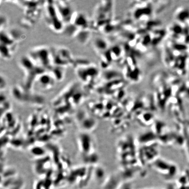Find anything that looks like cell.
I'll use <instances>...</instances> for the list:
<instances>
[{"label":"cell","mask_w":189,"mask_h":189,"mask_svg":"<svg viewBox=\"0 0 189 189\" xmlns=\"http://www.w3.org/2000/svg\"><path fill=\"white\" fill-rule=\"evenodd\" d=\"M45 19L49 27L55 32H60L64 24L58 12L54 1H46L44 4Z\"/></svg>","instance_id":"obj_1"},{"label":"cell","mask_w":189,"mask_h":189,"mask_svg":"<svg viewBox=\"0 0 189 189\" xmlns=\"http://www.w3.org/2000/svg\"><path fill=\"white\" fill-rule=\"evenodd\" d=\"M28 56L36 65L49 71L53 65L51 50L45 46L34 47Z\"/></svg>","instance_id":"obj_2"},{"label":"cell","mask_w":189,"mask_h":189,"mask_svg":"<svg viewBox=\"0 0 189 189\" xmlns=\"http://www.w3.org/2000/svg\"><path fill=\"white\" fill-rule=\"evenodd\" d=\"M20 65L25 75L26 86L29 88L33 86L35 80L39 75L46 71L36 65L28 56L21 58Z\"/></svg>","instance_id":"obj_3"},{"label":"cell","mask_w":189,"mask_h":189,"mask_svg":"<svg viewBox=\"0 0 189 189\" xmlns=\"http://www.w3.org/2000/svg\"><path fill=\"white\" fill-rule=\"evenodd\" d=\"M79 63H75L74 66L76 67V73L81 81L86 83L98 78L99 71L93 64L88 61Z\"/></svg>","instance_id":"obj_4"},{"label":"cell","mask_w":189,"mask_h":189,"mask_svg":"<svg viewBox=\"0 0 189 189\" xmlns=\"http://www.w3.org/2000/svg\"><path fill=\"white\" fill-rule=\"evenodd\" d=\"M17 42L10 34L1 32V56L4 60L10 59L15 52Z\"/></svg>","instance_id":"obj_5"},{"label":"cell","mask_w":189,"mask_h":189,"mask_svg":"<svg viewBox=\"0 0 189 189\" xmlns=\"http://www.w3.org/2000/svg\"><path fill=\"white\" fill-rule=\"evenodd\" d=\"M52 51L53 65L66 68L75 64V61L71 52L64 48H58Z\"/></svg>","instance_id":"obj_6"},{"label":"cell","mask_w":189,"mask_h":189,"mask_svg":"<svg viewBox=\"0 0 189 189\" xmlns=\"http://www.w3.org/2000/svg\"><path fill=\"white\" fill-rule=\"evenodd\" d=\"M56 79L49 71H46L37 76L33 84L34 86L43 90L51 88L54 86Z\"/></svg>","instance_id":"obj_7"},{"label":"cell","mask_w":189,"mask_h":189,"mask_svg":"<svg viewBox=\"0 0 189 189\" xmlns=\"http://www.w3.org/2000/svg\"><path fill=\"white\" fill-rule=\"evenodd\" d=\"M58 12L64 24L70 23L75 12L66 1H54Z\"/></svg>","instance_id":"obj_8"},{"label":"cell","mask_w":189,"mask_h":189,"mask_svg":"<svg viewBox=\"0 0 189 189\" xmlns=\"http://www.w3.org/2000/svg\"><path fill=\"white\" fill-rule=\"evenodd\" d=\"M39 1H25L22 3V7L24 8L25 14L28 17H33L36 18L40 11V8L42 6V4L39 3Z\"/></svg>","instance_id":"obj_9"}]
</instances>
